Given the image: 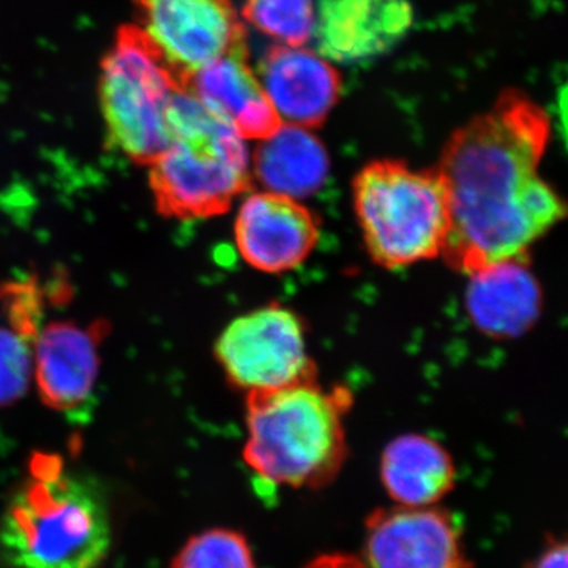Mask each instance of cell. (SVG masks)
Returning <instances> with one entry per match:
<instances>
[{"instance_id": "6da1fadb", "label": "cell", "mask_w": 568, "mask_h": 568, "mask_svg": "<svg viewBox=\"0 0 568 568\" xmlns=\"http://www.w3.org/2000/svg\"><path fill=\"white\" fill-rule=\"evenodd\" d=\"M547 111L528 93L508 89L491 110L452 134L439 171L450 205V231L440 256L462 274L528 256L568 203L538 168L549 141Z\"/></svg>"}, {"instance_id": "7a4b0ae2", "label": "cell", "mask_w": 568, "mask_h": 568, "mask_svg": "<svg viewBox=\"0 0 568 568\" xmlns=\"http://www.w3.org/2000/svg\"><path fill=\"white\" fill-rule=\"evenodd\" d=\"M353 405L343 387L316 379L246 394V466L264 484L323 488L347 458L345 417Z\"/></svg>"}, {"instance_id": "3957f363", "label": "cell", "mask_w": 568, "mask_h": 568, "mask_svg": "<svg viewBox=\"0 0 568 568\" xmlns=\"http://www.w3.org/2000/svg\"><path fill=\"white\" fill-rule=\"evenodd\" d=\"M31 473L0 521V556L13 568H99L111 547L100 489L47 455Z\"/></svg>"}, {"instance_id": "277c9868", "label": "cell", "mask_w": 568, "mask_h": 568, "mask_svg": "<svg viewBox=\"0 0 568 568\" xmlns=\"http://www.w3.org/2000/svg\"><path fill=\"white\" fill-rule=\"evenodd\" d=\"M168 125L170 144L149 164L159 212L197 220L230 211L252 185L244 138L185 88L171 102Z\"/></svg>"}, {"instance_id": "5b68a950", "label": "cell", "mask_w": 568, "mask_h": 568, "mask_svg": "<svg viewBox=\"0 0 568 568\" xmlns=\"http://www.w3.org/2000/svg\"><path fill=\"white\" fill-rule=\"evenodd\" d=\"M354 209L369 256L403 268L440 256L450 231L446 182L437 168L368 163L354 179Z\"/></svg>"}, {"instance_id": "8992f818", "label": "cell", "mask_w": 568, "mask_h": 568, "mask_svg": "<svg viewBox=\"0 0 568 568\" xmlns=\"http://www.w3.org/2000/svg\"><path fill=\"white\" fill-rule=\"evenodd\" d=\"M181 80L138 26H123L100 71L108 140L138 164H151L170 144L168 112Z\"/></svg>"}, {"instance_id": "52a82bcc", "label": "cell", "mask_w": 568, "mask_h": 568, "mask_svg": "<svg viewBox=\"0 0 568 568\" xmlns=\"http://www.w3.org/2000/svg\"><path fill=\"white\" fill-rule=\"evenodd\" d=\"M215 355L227 381L246 394L316 379L304 323L278 304L234 320L216 339Z\"/></svg>"}, {"instance_id": "ba28073f", "label": "cell", "mask_w": 568, "mask_h": 568, "mask_svg": "<svg viewBox=\"0 0 568 568\" xmlns=\"http://www.w3.org/2000/svg\"><path fill=\"white\" fill-rule=\"evenodd\" d=\"M136 6L138 28L183 85L204 67L246 48L231 0H136Z\"/></svg>"}, {"instance_id": "9c48e42d", "label": "cell", "mask_w": 568, "mask_h": 568, "mask_svg": "<svg viewBox=\"0 0 568 568\" xmlns=\"http://www.w3.org/2000/svg\"><path fill=\"white\" fill-rule=\"evenodd\" d=\"M368 568H473L459 519L436 506L376 508L365 521Z\"/></svg>"}, {"instance_id": "30bf717a", "label": "cell", "mask_w": 568, "mask_h": 568, "mask_svg": "<svg viewBox=\"0 0 568 568\" xmlns=\"http://www.w3.org/2000/svg\"><path fill=\"white\" fill-rule=\"evenodd\" d=\"M234 235L246 264L265 274H283L308 260L320 241V224L301 201L264 190L242 204Z\"/></svg>"}, {"instance_id": "8fae6325", "label": "cell", "mask_w": 568, "mask_h": 568, "mask_svg": "<svg viewBox=\"0 0 568 568\" xmlns=\"http://www.w3.org/2000/svg\"><path fill=\"white\" fill-rule=\"evenodd\" d=\"M413 22L409 0H320L313 36L327 61L358 63L394 50Z\"/></svg>"}, {"instance_id": "7c38bea8", "label": "cell", "mask_w": 568, "mask_h": 568, "mask_svg": "<svg viewBox=\"0 0 568 568\" xmlns=\"http://www.w3.org/2000/svg\"><path fill=\"white\" fill-rule=\"evenodd\" d=\"M260 77L280 119L304 129L323 125L342 93L338 71L304 47H272L261 59Z\"/></svg>"}, {"instance_id": "4fadbf2b", "label": "cell", "mask_w": 568, "mask_h": 568, "mask_svg": "<svg viewBox=\"0 0 568 568\" xmlns=\"http://www.w3.org/2000/svg\"><path fill=\"white\" fill-rule=\"evenodd\" d=\"M102 324L54 323L37 342L36 376L41 398L58 410L88 405L99 376Z\"/></svg>"}, {"instance_id": "5bb4252c", "label": "cell", "mask_w": 568, "mask_h": 568, "mask_svg": "<svg viewBox=\"0 0 568 568\" xmlns=\"http://www.w3.org/2000/svg\"><path fill=\"white\" fill-rule=\"evenodd\" d=\"M183 88L230 122L244 140H265L283 125L260 78L250 69L246 48L204 67Z\"/></svg>"}, {"instance_id": "9a60e30c", "label": "cell", "mask_w": 568, "mask_h": 568, "mask_svg": "<svg viewBox=\"0 0 568 568\" xmlns=\"http://www.w3.org/2000/svg\"><path fill=\"white\" fill-rule=\"evenodd\" d=\"M467 276V313L484 334L515 338L536 323L541 291L526 257L488 265Z\"/></svg>"}, {"instance_id": "2e32d148", "label": "cell", "mask_w": 568, "mask_h": 568, "mask_svg": "<svg viewBox=\"0 0 568 568\" xmlns=\"http://www.w3.org/2000/svg\"><path fill=\"white\" fill-rule=\"evenodd\" d=\"M450 454L424 435L396 437L381 457V481L398 506H436L455 488Z\"/></svg>"}, {"instance_id": "e0dca14e", "label": "cell", "mask_w": 568, "mask_h": 568, "mask_svg": "<svg viewBox=\"0 0 568 568\" xmlns=\"http://www.w3.org/2000/svg\"><path fill=\"white\" fill-rule=\"evenodd\" d=\"M331 171L327 149L310 129L280 126L261 140L253 155V178L265 192L304 200L323 189Z\"/></svg>"}, {"instance_id": "ac0fdd59", "label": "cell", "mask_w": 568, "mask_h": 568, "mask_svg": "<svg viewBox=\"0 0 568 568\" xmlns=\"http://www.w3.org/2000/svg\"><path fill=\"white\" fill-rule=\"evenodd\" d=\"M315 0H245L244 18L280 43L304 47L315 29Z\"/></svg>"}, {"instance_id": "d6986e66", "label": "cell", "mask_w": 568, "mask_h": 568, "mask_svg": "<svg viewBox=\"0 0 568 568\" xmlns=\"http://www.w3.org/2000/svg\"><path fill=\"white\" fill-rule=\"evenodd\" d=\"M171 568H256V564L244 534L209 529L183 545Z\"/></svg>"}, {"instance_id": "ffe728a7", "label": "cell", "mask_w": 568, "mask_h": 568, "mask_svg": "<svg viewBox=\"0 0 568 568\" xmlns=\"http://www.w3.org/2000/svg\"><path fill=\"white\" fill-rule=\"evenodd\" d=\"M32 375L28 334L0 328V406L17 402Z\"/></svg>"}, {"instance_id": "44dd1931", "label": "cell", "mask_w": 568, "mask_h": 568, "mask_svg": "<svg viewBox=\"0 0 568 568\" xmlns=\"http://www.w3.org/2000/svg\"><path fill=\"white\" fill-rule=\"evenodd\" d=\"M528 568H568V534L549 538Z\"/></svg>"}, {"instance_id": "7402d4cb", "label": "cell", "mask_w": 568, "mask_h": 568, "mask_svg": "<svg viewBox=\"0 0 568 568\" xmlns=\"http://www.w3.org/2000/svg\"><path fill=\"white\" fill-rule=\"evenodd\" d=\"M304 568H368V566L355 556L335 552V555L317 556L310 560Z\"/></svg>"}]
</instances>
